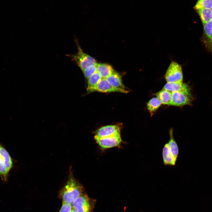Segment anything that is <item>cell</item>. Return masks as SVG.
Instances as JSON below:
<instances>
[{
	"instance_id": "cell-18",
	"label": "cell",
	"mask_w": 212,
	"mask_h": 212,
	"mask_svg": "<svg viewBox=\"0 0 212 212\" xmlns=\"http://www.w3.org/2000/svg\"><path fill=\"white\" fill-rule=\"evenodd\" d=\"M102 78L97 72L88 79L87 91L90 93L92 89L95 87L100 81Z\"/></svg>"
},
{
	"instance_id": "cell-19",
	"label": "cell",
	"mask_w": 212,
	"mask_h": 212,
	"mask_svg": "<svg viewBox=\"0 0 212 212\" xmlns=\"http://www.w3.org/2000/svg\"><path fill=\"white\" fill-rule=\"evenodd\" d=\"M161 104L160 101L157 97L152 98L147 102V107L151 116L160 106Z\"/></svg>"
},
{
	"instance_id": "cell-25",
	"label": "cell",
	"mask_w": 212,
	"mask_h": 212,
	"mask_svg": "<svg viewBox=\"0 0 212 212\" xmlns=\"http://www.w3.org/2000/svg\"><path fill=\"white\" fill-rule=\"evenodd\" d=\"M211 9L212 12V7Z\"/></svg>"
},
{
	"instance_id": "cell-13",
	"label": "cell",
	"mask_w": 212,
	"mask_h": 212,
	"mask_svg": "<svg viewBox=\"0 0 212 212\" xmlns=\"http://www.w3.org/2000/svg\"><path fill=\"white\" fill-rule=\"evenodd\" d=\"M96 66L97 72L103 79H106L114 71L112 67L108 64L97 63Z\"/></svg>"
},
{
	"instance_id": "cell-24",
	"label": "cell",
	"mask_w": 212,
	"mask_h": 212,
	"mask_svg": "<svg viewBox=\"0 0 212 212\" xmlns=\"http://www.w3.org/2000/svg\"><path fill=\"white\" fill-rule=\"evenodd\" d=\"M72 212H78L76 210H74L72 208Z\"/></svg>"
},
{
	"instance_id": "cell-17",
	"label": "cell",
	"mask_w": 212,
	"mask_h": 212,
	"mask_svg": "<svg viewBox=\"0 0 212 212\" xmlns=\"http://www.w3.org/2000/svg\"><path fill=\"white\" fill-rule=\"evenodd\" d=\"M196 10L200 16L203 24L212 20V12L211 9L199 8Z\"/></svg>"
},
{
	"instance_id": "cell-22",
	"label": "cell",
	"mask_w": 212,
	"mask_h": 212,
	"mask_svg": "<svg viewBox=\"0 0 212 212\" xmlns=\"http://www.w3.org/2000/svg\"><path fill=\"white\" fill-rule=\"evenodd\" d=\"M8 173L0 155V175L3 180H7Z\"/></svg>"
},
{
	"instance_id": "cell-10",
	"label": "cell",
	"mask_w": 212,
	"mask_h": 212,
	"mask_svg": "<svg viewBox=\"0 0 212 212\" xmlns=\"http://www.w3.org/2000/svg\"><path fill=\"white\" fill-rule=\"evenodd\" d=\"M95 92H118L125 93L123 91L114 87L106 79L103 78L102 79L95 87L90 91V93Z\"/></svg>"
},
{
	"instance_id": "cell-11",
	"label": "cell",
	"mask_w": 212,
	"mask_h": 212,
	"mask_svg": "<svg viewBox=\"0 0 212 212\" xmlns=\"http://www.w3.org/2000/svg\"><path fill=\"white\" fill-rule=\"evenodd\" d=\"M163 89L171 92L191 90L188 85L183 82H167L164 86Z\"/></svg>"
},
{
	"instance_id": "cell-20",
	"label": "cell",
	"mask_w": 212,
	"mask_h": 212,
	"mask_svg": "<svg viewBox=\"0 0 212 212\" xmlns=\"http://www.w3.org/2000/svg\"><path fill=\"white\" fill-rule=\"evenodd\" d=\"M212 7V0H198L194 8L196 10L199 8L211 9Z\"/></svg>"
},
{
	"instance_id": "cell-7",
	"label": "cell",
	"mask_w": 212,
	"mask_h": 212,
	"mask_svg": "<svg viewBox=\"0 0 212 212\" xmlns=\"http://www.w3.org/2000/svg\"><path fill=\"white\" fill-rule=\"evenodd\" d=\"M95 134V135L101 138L112 136L120 134V128L118 125H107L99 128Z\"/></svg>"
},
{
	"instance_id": "cell-23",
	"label": "cell",
	"mask_w": 212,
	"mask_h": 212,
	"mask_svg": "<svg viewBox=\"0 0 212 212\" xmlns=\"http://www.w3.org/2000/svg\"><path fill=\"white\" fill-rule=\"evenodd\" d=\"M72 210L71 204L62 201V205L59 212H72Z\"/></svg>"
},
{
	"instance_id": "cell-4",
	"label": "cell",
	"mask_w": 212,
	"mask_h": 212,
	"mask_svg": "<svg viewBox=\"0 0 212 212\" xmlns=\"http://www.w3.org/2000/svg\"><path fill=\"white\" fill-rule=\"evenodd\" d=\"M92 201L87 195L83 193L73 202L72 208L78 212H92L94 205Z\"/></svg>"
},
{
	"instance_id": "cell-14",
	"label": "cell",
	"mask_w": 212,
	"mask_h": 212,
	"mask_svg": "<svg viewBox=\"0 0 212 212\" xmlns=\"http://www.w3.org/2000/svg\"><path fill=\"white\" fill-rule=\"evenodd\" d=\"M173 132V128H170L169 130L170 139L168 143L171 152L174 158L177 160L179 154V148L178 144L174 138Z\"/></svg>"
},
{
	"instance_id": "cell-6",
	"label": "cell",
	"mask_w": 212,
	"mask_h": 212,
	"mask_svg": "<svg viewBox=\"0 0 212 212\" xmlns=\"http://www.w3.org/2000/svg\"><path fill=\"white\" fill-rule=\"evenodd\" d=\"M94 138L97 143L103 150L119 146L122 142L120 134L104 138L95 135Z\"/></svg>"
},
{
	"instance_id": "cell-5",
	"label": "cell",
	"mask_w": 212,
	"mask_h": 212,
	"mask_svg": "<svg viewBox=\"0 0 212 212\" xmlns=\"http://www.w3.org/2000/svg\"><path fill=\"white\" fill-rule=\"evenodd\" d=\"M191 90L172 92L170 105L182 106L191 105L193 98L191 94Z\"/></svg>"
},
{
	"instance_id": "cell-15",
	"label": "cell",
	"mask_w": 212,
	"mask_h": 212,
	"mask_svg": "<svg viewBox=\"0 0 212 212\" xmlns=\"http://www.w3.org/2000/svg\"><path fill=\"white\" fill-rule=\"evenodd\" d=\"M0 155L4 163L5 167L9 172L13 166L11 158L7 151L0 143Z\"/></svg>"
},
{
	"instance_id": "cell-2",
	"label": "cell",
	"mask_w": 212,
	"mask_h": 212,
	"mask_svg": "<svg viewBox=\"0 0 212 212\" xmlns=\"http://www.w3.org/2000/svg\"><path fill=\"white\" fill-rule=\"evenodd\" d=\"M77 49L76 54H69L66 55L70 57L71 61L76 63L82 71L89 66L97 63L95 59L84 53L78 44L77 40H75Z\"/></svg>"
},
{
	"instance_id": "cell-21",
	"label": "cell",
	"mask_w": 212,
	"mask_h": 212,
	"mask_svg": "<svg viewBox=\"0 0 212 212\" xmlns=\"http://www.w3.org/2000/svg\"><path fill=\"white\" fill-rule=\"evenodd\" d=\"M97 63L89 66L82 71L86 78L88 79L97 72Z\"/></svg>"
},
{
	"instance_id": "cell-8",
	"label": "cell",
	"mask_w": 212,
	"mask_h": 212,
	"mask_svg": "<svg viewBox=\"0 0 212 212\" xmlns=\"http://www.w3.org/2000/svg\"><path fill=\"white\" fill-rule=\"evenodd\" d=\"M106 79L115 88L123 91L125 93L128 92L129 91L126 90L123 84L120 75L116 71H114Z\"/></svg>"
},
{
	"instance_id": "cell-9",
	"label": "cell",
	"mask_w": 212,
	"mask_h": 212,
	"mask_svg": "<svg viewBox=\"0 0 212 212\" xmlns=\"http://www.w3.org/2000/svg\"><path fill=\"white\" fill-rule=\"evenodd\" d=\"M203 41L206 47L212 52V20L203 23Z\"/></svg>"
},
{
	"instance_id": "cell-12",
	"label": "cell",
	"mask_w": 212,
	"mask_h": 212,
	"mask_svg": "<svg viewBox=\"0 0 212 212\" xmlns=\"http://www.w3.org/2000/svg\"><path fill=\"white\" fill-rule=\"evenodd\" d=\"M162 157L165 165L174 166L175 165L177 160L171 152L168 143H165L163 148Z\"/></svg>"
},
{
	"instance_id": "cell-1",
	"label": "cell",
	"mask_w": 212,
	"mask_h": 212,
	"mask_svg": "<svg viewBox=\"0 0 212 212\" xmlns=\"http://www.w3.org/2000/svg\"><path fill=\"white\" fill-rule=\"evenodd\" d=\"M68 178L66 184L60 190L59 196L62 201L72 204L74 200L83 193L82 186L74 177L70 170Z\"/></svg>"
},
{
	"instance_id": "cell-16",
	"label": "cell",
	"mask_w": 212,
	"mask_h": 212,
	"mask_svg": "<svg viewBox=\"0 0 212 212\" xmlns=\"http://www.w3.org/2000/svg\"><path fill=\"white\" fill-rule=\"evenodd\" d=\"M155 95L159 99L162 104L170 105L172 98V92L163 89L156 93Z\"/></svg>"
},
{
	"instance_id": "cell-3",
	"label": "cell",
	"mask_w": 212,
	"mask_h": 212,
	"mask_svg": "<svg viewBox=\"0 0 212 212\" xmlns=\"http://www.w3.org/2000/svg\"><path fill=\"white\" fill-rule=\"evenodd\" d=\"M183 73L181 65L175 61L170 63L165 75L167 82H182Z\"/></svg>"
}]
</instances>
